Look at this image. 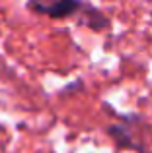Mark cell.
<instances>
[{
    "instance_id": "6da1fadb",
    "label": "cell",
    "mask_w": 152,
    "mask_h": 153,
    "mask_svg": "<svg viewBox=\"0 0 152 153\" xmlns=\"http://www.w3.org/2000/svg\"><path fill=\"white\" fill-rule=\"evenodd\" d=\"M84 4V0H27V10L51 19H65L80 14Z\"/></svg>"
},
{
    "instance_id": "7a4b0ae2",
    "label": "cell",
    "mask_w": 152,
    "mask_h": 153,
    "mask_svg": "<svg viewBox=\"0 0 152 153\" xmlns=\"http://www.w3.org/2000/svg\"><path fill=\"white\" fill-rule=\"evenodd\" d=\"M80 23L94 31H103L105 27H109V19L105 18V14L94 8L92 4H84V8L80 10Z\"/></svg>"
}]
</instances>
